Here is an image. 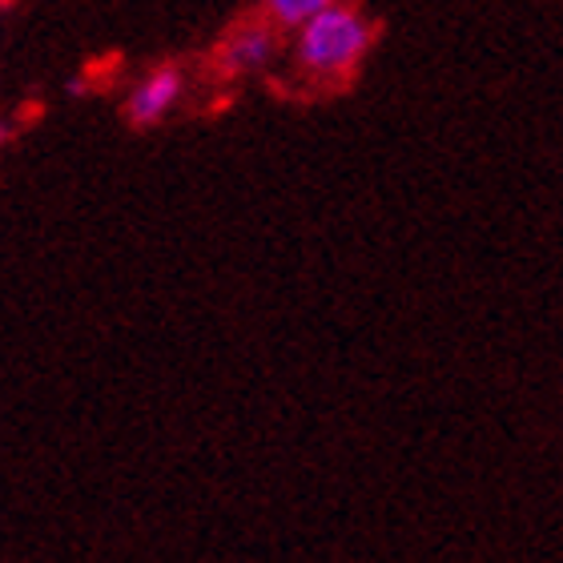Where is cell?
Segmentation results:
<instances>
[{"instance_id":"obj_4","label":"cell","mask_w":563,"mask_h":563,"mask_svg":"<svg viewBox=\"0 0 563 563\" xmlns=\"http://www.w3.org/2000/svg\"><path fill=\"white\" fill-rule=\"evenodd\" d=\"M327 4H334V0H258V12L271 16L282 33H290V29H298L302 21H310L314 12L327 9Z\"/></svg>"},{"instance_id":"obj_3","label":"cell","mask_w":563,"mask_h":563,"mask_svg":"<svg viewBox=\"0 0 563 563\" xmlns=\"http://www.w3.org/2000/svg\"><path fill=\"white\" fill-rule=\"evenodd\" d=\"M194 97V77L181 65H153L141 77H133V85L125 89L121 113L133 130H157L165 121H174Z\"/></svg>"},{"instance_id":"obj_2","label":"cell","mask_w":563,"mask_h":563,"mask_svg":"<svg viewBox=\"0 0 563 563\" xmlns=\"http://www.w3.org/2000/svg\"><path fill=\"white\" fill-rule=\"evenodd\" d=\"M282 29L271 21V16H262L258 9L234 21L218 36V45L210 53V73L218 81L225 85H242V81H254V77H266L282 65L286 57V41H282Z\"/></svg>"},{"instance_id":"obj_1","label":"cell","mask_w":563,"mask_h":563,"mask_svg":"<svg viewBox=\"0 0 563 563\" xmlns=\"http://www.w3.org/2000/svg\"><path fill=\"white\" fill-rule=\"evenodd\" d=\"M375 48V21L354 0H334L310 21L290 29V60L294 77L310 89H342L358 77Z\"/></svg>"},{"instance_id":"obj_5","label":"cell","mask_w":563,"mask_h":563,"mask_svg":"<svg viewBox=\"0 0 563 563\" xmlns=\"http://www.w3.org/2000/svg\"><path fill=\"white\" fill-rule=\"evenodd\" d=\"M21 133V121L9 118V113H0V162H4V153L12 150V141Z\"/></svg>"},{"instance_id":"obj_6","label":"cell","mask_w":563,"mask_h":563,"mask_svg":"<svg viewBox=\"0 0 563 563\" xmlns=\"http://www.w3.org/2000/svg\"><path fill=\"white\" fill-rule=\"evenodd\" d=\"M4 9H9V0H0V12H4Z\"/></svg>"}]
</instances>
